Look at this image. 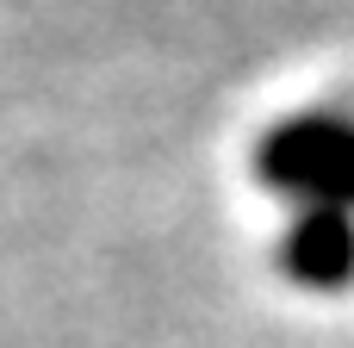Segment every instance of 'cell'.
Masks as SVG:
<instances>
[{
	"label": "cell",
	"mask_w": 354,
	"mask_h": 348,
	"mask_svg": "<svg viewBox=\"0 0 354 348\" xmlns=\"http://www.w3.org/2000/svg\"><path fill=\"white\" fill-rule=\"evenodd\" d=\"M255 168L292 212H354V112L317 106L280 118L261 137Z\"/></svg>",
	"instance_id": "obj_1"
},
{
	"label": "cell",
	"mask_w": 354,
	"mask_h": 348,
	"mask_svg": "<svg viewBox=\"0 0 354 348\" xmlns=\"http://www.w3.org/2000/svg\"><path fill=\"white\" fill-rule=\"evenodd\" d=\"M274 255H280V274L305 293L354 286V212H292Z\"/></svg>",
	"instance_id": "obj_2"
}]
</instances>
